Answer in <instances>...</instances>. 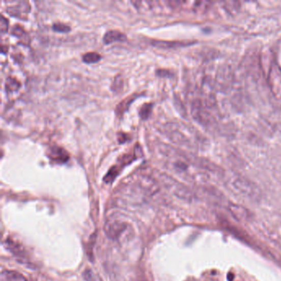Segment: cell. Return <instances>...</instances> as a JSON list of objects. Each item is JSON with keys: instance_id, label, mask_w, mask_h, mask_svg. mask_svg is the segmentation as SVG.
I'll return each instance as SVG.
<instances>
[{"instance_id": "6da1fadb", "label": "cell", "mask_w": 281, "mask_h": 281, "mask_svg": "<svg viewBox=\"0 0 281 281\" xmlns=\"http://www.w3.org/2000/svg\"><path fill=\"white\" fill-rule=\"evenodd\" d=\"M126 224L119 219H111L106 222L104 231L106 237L111 240H117L126 230Z\"/></svg>"}, {"instance_id": "7a4b0ae2", "label": "cell", "mask_w": 281, "mask_h": 281, "mask_svg": "<svg viewBox=\"0 0 281 281\" xmlns=\"http://www.w3.org/2000/svg\"><path fill=\"white\" fill-rule=\"evenodd\" d=\"M161 181L164 184L166 188L171 190L172 192L177 196L182 198V199H189L190 197L189 190H186V187H184L181 184L176 182L170 178H167L166 176H162Z\"/></svg>"}, {"instance_id": "3957f363", "label": "cell", "mask_w": 281, "mask_h": 281, "mask_svg": "<svg viewBox=\"0 0 281 281\" xmlns=\"http://www.w3.org/2000/svg\"><path fill=\"white\" fill-rule=\"evenodd\" d=\"M234 186L236 190L239 191L243 195L254 196L256 195V190L252 184L249 183L246 180L238 179L234 182Z\"/></svg>"}, {"instance_id": "277c9868", "label": "cell", "mask_w": 281, "mask_h": 281, "mask_svg": "<svg viewBox=\"0 0 281 281\" xmlns=\"http://www.w3.org/2000/svg\"><path fill=\"white\" fill-rule=\"evenodd\" d=\"M29 11H30V5L26 2L19 3L18 5L8 9L9 14L18 17H22V14H26Z\"/></svg>"}, {"instance_id": "5b68a950", "label": "cell", "mask_w": 281, "mask_h": 281, "mask_svg": "<svg viewBox=\"0 0 281 281\" xmlns=\"http://www.w3.org/2000/svg\"><path fill=\"white\" fill-rule=\"evenodd\" d=\"M126 36L119 31H109L103 37V42L105 44H110L116 41H125Z\"/></svg>"}, {"instance_id": "8992f818", "label": "cell", "mask_w": 281, "mask_h": 281, "mask_svg": "<svg viewBox=\"0 0 281 281\" xmlns=\"http://www.w3.org/2000/svg\"><path fill=\"white\" fill-rule=\"evenodd\" d=\"M230 210L233 215L239 220H247L248 218V212L242 206L233 205L230 206Z\"/></svg>"}, {"instance_id": "52a82bcc", "label": "cell", "mask_w": 281, "mask_h": 281, "mask_svg": "<svg viewBox=\"0 0 281 281\" xmlns=\"http://www.w3.org/2000/svg\"><path fill=\"white\" fill-rule=\"evenodd\" d=\"M51 158L54 160H58L62 162L68 160L67 153L61 148H53L51 149Z\"/></svg>"}, {"instance_id": "ba28073f", "label": "cell", "mask_w": 281, "mask_h": 281, "mask_svg": "<svg viewBox=\"0 0 281 281\" xmlns=\"http://www.w3.org/2000/svg\"><path fill=\"white\" fill-rule=\"evenodd\" d=\"M102 57L96 52H89L82 57V61L87 64L97 63L101 60Z\"/></svg>"}, {"instance_id": "9c48e42d", "label": "cell", "mask_w": 281, "mask_h": 281, "mask_svg": "<svg viewBox=\"0 0 281 281\" xmlns=\"http://www.w3.org/2000/svg\"><path fill=\"white\" fill-rule=\"evenodd\" d=\"M152 107H153V105L150 103L145 104V105H143V106H142L140 110H139V116H140L142 119H148V117H149L150 113H151Z\"/></svg>"}, {"instance_id": "30bf717a", "label": "cell", "mask_w": 281, "mask_h": 281, "mask_svg": "<svg viewBox=\"0 0 281 281\" xmlns=\"http://www.w3.org/2000/svg\"><path fill=\"white\" fill-rule=\"evenodd\" d=\"M53 29L57 33H66L70 31V27L67 25H65L64 23H61V22H57L53 25Z\"/></svg>"}, {"instance_id": "8fae6325", "label": "cell", "mask_w": 281, "mask_h": 281, "mask_svg": "<svg viewBox=\"0 0 281 281\" xmlns=\"http://www.w3.org/2000/svg\"><path fill=\"white\" fill-rule=\"evenodd\" d=\"M19 83L15 79L10 78H8V80L6 82V89H8V90L16 91V90L19 89Z\"/></svg>"}, {"instance_id": "7c38bea8", "label": "cell", "mask_w": 281, "mask_h": 281, "mask_svg": "<svg viewBox=\"0 0 281 281\" xmlns=\"http://www.w3.org/2000/svg\"><path fill=\"white\" fill-rule=\"evenodd\" d=\"M131 99H133L132 97L127 98V99L121 102L120 105H118L117 110V113H123V111H125V110H126V109L129 107V105H130V102H131Z\"/></svg>"}, {"instance_id": "4fadbf2b", "label": "cell", "mask_w": 281, "mask_h": 281, "mask_svg": "<svg viewBox=\"0 0 281 281\" xmlns=\"http://www.w3.org/2000/svg\"><path fill=\"white\" fill-rule=\"evenodd\" d=\"M12 34L14 35L15 37H18V38H22L23 36H26V33L22 29V26H14L12 31Z\"/></svg>"}, {"instance_id": "5bb4252c", "label": "cell", "mask_w": 281, "mask_h": 281, "mask_svg": "<svg viewBox=\"0 0 281 281\" xmlns=\"http://www.w3.org/2000/svg\"><path fill=\"white\" fill-rule=\"evenodd\" d=\"M117 174H118V170H117V166H113V168L109 171L108 174L106 175L105 180L106 182H111V181L115 179Z\"/></svg>"}, {"instance_id": "9a60e30c", "label": "cell", "mask_w": 281, "mask_h": 281, "mask_svg": "<svg viewBox=\"0 0 281 281\" xmlns=\"http://www.w3.org/2000/svg\"><path fill=\"white\" fill-rule=\"evenodd\" d=\"M8 29H9V22H8V20H7L4 16H2V17H1V22H0L1 33H6L7 31H8Z\"/></svg>"}, {"instance_id": "2e32d148", "label": "cell", "mask_w": 281, "mask_h": 281, "mask_svg": "<svg viewBox=\"0 0 281 281\" xmlns=\"http://www.w3.org/2000/svg\"><path fill=\"white\" fill-rule=\"evenodd\" d=\"M83 277H85V281H97L95 277L93 275V273L90 270H86L83 272Z\"/></svg>"}]
</instances>
